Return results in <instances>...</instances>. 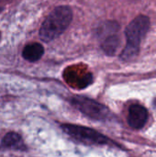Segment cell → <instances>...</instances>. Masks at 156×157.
Masks as SVG:
<instances>
[{
    "instance_id": "1",
    "label": "cell",
    "mask_w": 156,
    "mask_h": 157,
    "mask_svg": "<svg viewBox=\"0 0 156 157\" xmlns=\"http://www.w3.org/2000/svg\"><path fill=\"white\" fill-rule=\"evenodd\" d=\"M73 19V11L67 6L55 7L43 21L40 29V38L49 42L61 36Z\"/></svg>"
},
{
    "instance_id": "2",
    "label": "cell",
    "mask_w": 156,
    "mask_h": 157,
    "mask_svg": "<svg viewBox=\"0 0 156 157\" xmlns=\"http://www.w3.org/2000/svg\"><path fill=\"white\" fill-rule=\"evenodd\" d=\"M149 28L150 19L143 15L138 16L127 26L125 30L127 43L120 55L121 59L127 61L137 56L140 50V43L146 35Z\"/></svg>"
},
{
    "instance_id": "3",
    "label": "cell",
    "mask_w": 156,
    "mask_h": 157,
    "mask_svg": "<svg viewBox=\"0 0 156 157\" xmlns=\"http://www.w3.org/2000/svg\"><path fill=\"white\" fill-rule=\"evenodd\" d=\"M63 131L74 139L90 144H108L111 141L102 133L85 126L75 124H63Z\"/></svg>"
},
{
    "instance_id": "4",
    "label": "cell",
    "mask_w": 156,
    "mask_h": 157,
    "mask_svg": "<svg viewBox=\"0 0 156 157\" xmlns=\"http://www.w3.org/2000/svg\"><path fill=\"white\" fill-rule=\"evenodd\" d=\"M72 105L84 115L97 121H104L110 116V112L104 105L81 96H75L71 99Z\"/></svg>"
},
{
    "instance_id": "5",
    "label": "cell",
    "mask_w": 156,
    "mask_h": 157,
    "mask_svg": "<svg viewBox=\"0 0 156 157\" xmlns=\"http://www.w3.org/2000/svg\"><path fill=\"white\" fill-rule=\"evenodd\" d=\"M148 111L147 109L139 104L131 105L129 109L128 122L129 125L136 130L142 129L147 122Z\"/></svg>"
},
{
    "instance_id": "6",
    "label": "cell",
    "mask_w": 156,
    "mask_h": 157,
    "mask_svg": "<svg viewBox=\"0 0 156 157\" xmlns=\"http://www.w3.org/2000/svg\"><path fill=\"white\" fill-rule=\"evenodd\" d=\"M43 54H44L43 46L37 42L26 45L22 51L23 58L31 63L39 61L42 57Z\"/></svg>"
},
{
    "instance_id": "7",
    "label": "cell",
    "mask_w": 156,
    "mask_h": 157,
    "mask_svg": "<svg viewBox=\"0 0 156 157\" xmlns=\"http://www.w3.org/2000/svg\"><path fill=\"white\" fill-rule=\"evenodd\" d=\"M101 41V47L108 55H114L120 44V39L117 35V33L103 38Z\"/></svg>"
},
{
    "instance_id": "8",
    "label": "cell",
    "mask_w": 156,
    "mask_h": 157,
    "mask_svg": "<svg viewBox=\"0 0 156 157\" xmlns=\"http://www.w3.org/2000/svg\"><path fill=\"white\" fill-rule=\"evenodd\" d=\"M22 145V138L17 132H8L2 140V146L6 148H21Z\"/></svg>"
},
{
    "instance_id": "9",
    "label": "cell",
    "mask_w": 156,
    "mask_h": 157,
    "mask_svg": "<svg viewBox=\"0 0 156 157\" xmlns=\"http://www.w3.org/2000/svg\"><path fill=\"white\" fill-rule=\"evenodd\" d=\"M154 106H155V108H156V99L154 100Z\"/></svg>"
},
{
    "instance_id": "10",
    "label": "cell",
    "mask_w": 156,
    "mask_h": 157,
    "mask_svg": "<svg viewBox=\"0 0 156 157\" xmlns=\"http://www.w3.org/2000/svg\"><path fill=\"white\" fill-rule=\"evenodd\" d=\"M0 11H1V8H0Z\"/></svg>"
},
{
    "instance_id": "11",
    "label": "cell",
    "mask_w": 156,
    "mask_h": 157,
    "mask_svg": "<svg viewBox=\"0 0 156 157\" xmlns=\"http://www.w3.org/2000/svg\"><path fill=\"white\" fill-rule=\"evenodd\" d=\"M0 36H1V34H0Z\"/></svg>"
}]
</instances>
